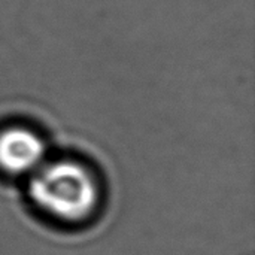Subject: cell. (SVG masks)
<instances>
[{
    "mask_svg": "<svg viewBox=\"0 0 255 255\" xmlns=\"http://www.w3.org/2000/svg\"><path fill=\"white\" fill-rule=\"evenodd\" d=\"M27 194L43 217L64 226L91 221L103 200L96 170L73 157L48 158L28 178Z\"/></svg>",
    "mask_w": 255,
    "mask_h": 255,
    "instance_id": "1",
    "label": "cell"
},
{
    "mask_svg": "<svg viewBox=\"0 0 255 255\" xmlns=\"http://www.w3.org/2000/svg\"><path fill=\"white\" fill-rule=\"evenodd\" d=\"M48 160L42 134L25 124L0 128V173L7 178H30Z\"/></svg>",
    "mask_w": 255,
    "mask_h": 255,
    "instance_id": "2",
    "label": "cell"
}]
</instances>
